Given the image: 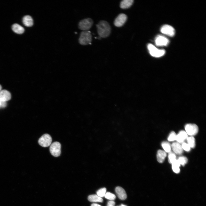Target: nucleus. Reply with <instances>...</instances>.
Instances as JSON below:
<instances>
[{"label":"nucleus","instance_id":"nucleus-1","mask_svg":"<svg viewBox=\"0 0 206 206\" xmlns=\"http://www.w3.org/2000/svg\"><path fill=\"white\" fill-rule=\"evenodd\" d=\"M98 33L101 37L106 38L110 35L111 27L108 23L105 21H101L96 25Z\"/></svg>","mask_w":206,"mask_h":206},{"label":"nucleus","instance_id":"nucleus-2","mask_svg":"<svg viewBox=\"0 0 206 206\" xmlns=\"http://www.w3.org/2000/svg\"><path fill=\"white\" fill-rule=\"evenodd\" d=\"M92 40L91 32L89 31H83L80 35L79 39V43L82 45L90 44Z\"/></svg>","mask_w":206,"mask_h":206},{"label":"nucleus","instance_id":"nucleus-3","mask_svg":"<svg viewBox=\"0 0 206 206\" xmlns=\"http://www.w3.org/2000/svg\"><path fill=\"white\" fill-rule=\"evenodd\" d=\"M147 47L149 53L153 57H160L164 55L165 54V51L164 49H159L151 44H148Z\"/></svg>","mask_w":206,"mask_h":206},{"label":"nucleus","instance_id":"nucleus-4","mask_svg":"<svg viewBox=\"0 0 206 206\" xmlns=\"http://www.w3.org/2000/svg\"><path fill=\"white\" fill-rule=\"evenodd\" d=\"M93 24L92 20L90 18L84 19L81 21L78 24V27L84 31H88L92 27Z\"/></svg>","mask_w":206,"mask_h":206},{"label":"nucleus","instance_id":"nucleus-5","mask_svg":"<svg viewBox=\"0 0 206 206\" xmlns=\"http://www.w3.org/2000/svg\"><path fill=\"white\" fill-rule=\"evenodd\" d=\"M61 144L59 142H54L50 145V152L54 156L58 157L60 155L61 153Z\"/></svg>","mask_w":206,"mask_h":206},{"label":"nucleus","instance_id":"nucleus-6","mask_svg":"<svg viewBox=\"0 0 206 206\" xmlns=\"http://www.w3.org/2000/svg\"><path fill=\"white\" fill-rule=\"evenodd\" d=\"M52 138L49 134H45L43 135L39 139V144L43 147L49 146L52 142Z\"/></svg>","mask_w":206,"mask_h":206},{"label":"nucleus","instance_id":"nucleus-7","mask_svg":"<svg viewBox=\"0 0 206 206\" xmlns=\"http://www.w3.org/2000/svg\"><path fill=\"white\" fill-rule=\"evenodd\" d=\"M185 129L187 134L190 136L196 134L199 130L197 125L192 124H186L185 126Z\"/></svg>","mask_w":206,"mask_h":206},{"label":"nucleus","instance_id":"nucleus-8","mask_svg":"<svg viewBox=\"0 0 206 206\" xmlns=\"http://www.w3.org/2000/svg\"><path fill=\"white\" fill-rule=\"evenodd\" d=\"M160 30L163 33L171 37L174 36L175 33L174 28L172 26L167 24L162 26Z\"/></svg>","mask_w":206,"mask_h":206},{"label":"nucleus","instance_id":"nucleus-9","mask_svg":"<svg viewBox=\"0 0 206 206\" xmlns=\"http://www.w3.org/2000/svg\"><path fill=\"white\" fill-rule=\"evenodd\" d=\"M156 45L158 46H166L169 43V40L165 36L161 35H157L155 39Z\"/></svg>","mask_w":206,"mask_h":206},{"label":"nucleus","instance_id":"nucleus-10","mask_svg":"<svg viewBox=\"0 0 206 206\" xmlns=\"http://www.w3.org/2000/svg\"><path fill=\"white\" fill-rule=\"evenodd\" d=\"M127 19V16L124 13L119 14L115 19L114 25L117 27L122 26L125 23Z\"/></svg>","mask_w":206,"mask_h":206},{"label":"nucleus","instance_id":"nucleus-11","mask_svg":"<svg viewBox=\"0 0 206 206\" xmlns=\"http://www.w3.org/2000/svg\"><path fill=\"white\" fill-rule=\"evenodd\" d=\"M11 95L9 92L5 90H1L0 92V101L6 102L10 100Z\"/></svg>","mask_w":206,"mask_h":206},{"label":"nucleus","instance_id":"nucleus-12","mask_svg":"<svg viewBox=\"0 0 206 206\" xmlns=\"http://www.w3.org/2000/svg\"><path fill=\"white\" fill-rule=\"evenodd\" d=\"M115 192L118 197L121 200H124L127 198V195L125 190L122 187H117L115 189Z\"/></svg>","mask_w":206,"mask_h":206},{"label":"nucleus","instance_id":"nucleus-13","mask_svg":"<svg viewBox=\"0 0 206 206\" xmlns=\"http://www.w3.org/2000/svg\"><path fill=\"white\" fill-rule=\"evenodd\" d=\"M173 150L175 153L181 155L183 152V149L181 145L178 142H174L171 145Z\"/></svg>","mask_w":206,"mask_h":206},{"label":"nucleus","instance_id":"nucleus-14","mask_svg":"<svg viewBox=\"0 0 206 206\" xmlns=\"http://www.w3.org/2000/svg\"><path fill=\"white\" fill-rule=\"evenodd\" d=\"M187 134L185 131L181 130L177 135L176 140L179 143H183L187 138Z\"/></svg>","mask_w":206,"mask_h":206},{"label":"nucleus","instance_id":"nucleus-15","mask_svg":"<svg viewBox=\"0 0 206 206\" xmlns=\"http://www.w3.org/2000/svg\"><path fill=\"white\" fill-rule=\"evenodd\" d=\"M23 23L27 27H31L33 25V20L32 17L29 15L25 16L23 18Z\"/></svg>","mask_w":206,"mask_h":206},{"label":"nucleus","instance_id":"nucleus-16","mask_svg":"<svg viewBox=\"0 0 206 206\" xmlns=\"http://www.w3.org/2000/svg\"><path fill=\"white\" fill-rule=\"evenodd\" d=\"M167 154L165 151L161 150H159L157 152V157L158 161L159 163H163L166 157Z\"/></svg>","mask_w":206,"mask_h":206},{"label":"nucleus","instance_id":"nucleus-17","mask_svg":"<svg viewBox=\"0 0 206 206\" xmlns=\"http://www.w3.org/2000/svg\"><path fill=\"white\" fill-rule=\"evenodd\" d=\"M12 29L14 32L18 34H22L25 30L23 27L17 23L12 25Z\"/></svg>","mask_w":206,"mask_h":206},{"label":"nucleus","instance_id":"nucleus-18","mask_svg":"<svg viewBox=\"0 0 206 206\" xmlns=\"http://www.w3.org/2000/svg\"><path fill=\"white\" fill-rule=\"evenodd\" d=\"M133 2V0H123L120 2V7L122 9H127L130 7Z\"/></svg>","mask_w":206,"mask_h":206},{"label":"nucleus","instance_id":"nucleus-19","mask_svg":"<svg viewBox=\"0 0 206 206\" xmlns=\"http://www.w3.org/2000/svg\"><path fill=\"white\" fill-rule=\"evenodd\" d=\"M88 200L91 202H102L103 201L102 199L97 195H90L88 197Z\"/></svg>","mask_w":206,"mask_h":206},{"label":"nucleus","instance_id":"nucleus-20","mask_svg":"<svg viewBox=\"0 0 206 206\" xmlns=\"http://www.w3.org/2000/svg\"><path fill=\"white\" fill-rule=\"evenodd\" d=\"M161 146L165 152L169 153L171 152V146L168 142L166 141L163 142L161 143Z\"/></svg>","mask_w":206,"mask_h":206},{"label":"nucleus","instance_id":"nucleus-21","mask_svg":"<svg viewBox=\"0 0 206 206\" xmlns=\"http://www.w3.org/2000/svg\"><path fill=\"white\" fill-rule=\"evenodd\" d=\"M188 144L190 147L191 148H194L195 145V138L193 136L187 137V138Z\"/></svg>","mask_w":206,"mask_h":206},{"label":"nucleus","instance_id":"nucleus-22","mask_svg":"<svg viewBox=\"0 0 206 206\" xmlns=\"http://www.w3.org/2000/svg\"><path fill=\"white\" fill-rule=\"evenodd\" d=\"M168 161L170 163L172 164L176 159V156L175 153L170 152L168 154Z\"/></svg>","mask_w":206,"mask_h":206},{"label":"nucleus","instance_id":"nucleus-23","mask_svg":"<svg viewBox=\"0 0 206 206\" xmlns=\"http://www.w3.org/2000/svg\"><path fill=\"white\" fill-rule=\"evenodd\" d=\"M180 165L183 166H184L187 162L188 159L185 156L179 157L178 159Z\"/></svg>","mask_w":206,"mask_h":206},{"label":"nucleus","instance_id":"nucleus-24","mask_svg":"<svg viewBox=\"0 0 206 206\" xmlns=\"http://www.w3.org/2000/svg\"><path fill=\"white\" fill-rule=\"evenodd\" d=\"M106 189L105 188H101L97 191V195L101 197H104L106 193Z\"/></svg>","mask_w":206,"mask_h":206},{"label":"nucleus","instance_id":"nucleus-25","mask_svg":"<svg viewBox=\"0 0 206 206\" xmlns=\"http://www.w3.org/2000/svg\"><path fill=\"white\" fill-rule=\"evenodd\" d=\"M104 196L105 198L111 201L114 200L116 198L114 194L109 192L106 193Z\"/></svg>","mask_w":206,"mask_h":206},{"label":"nucleus","instance_id":"nucleus-26","mask_svg":"<svg viewBox=\"0 0 206 206\" xmlns=\"http://www.w3.org/2000/svg\"><path fill=\"white\" fill-rule=\"evenodd\" d=\"M177 135L174 131L171 132L168 138V140L170 141H172L176 140Z\"/></svg>","mask_w":206,"mask_h":206},{"label":"nucleus","instance_id":"nucleus-27","mask_svg":"<svg viewBox=\"0 0 206 206\" xmlns=\"http://www.w3.org/2000/svg\"><path fill=\"white\" fill-rule=\"evenodd\" d=\"M172 169L173 171L176 173H179L180 171L179 167V165L174 164H172Z\"/></svg>","mask_w":206,"mask_h":206},{"label":"nucleus","instance_id":"nucleus-28","mask_svg":"<svg viewBox=\"0 0 206 206\" xmlns=\"http://www.w3.org/2000/svg\"><path fill=\"white\" fill-rule=\"evenodd\" d=\"M181 146L183 149L186 151L188 152L190 150L191 147L189 144L186 143H183Z\"/></svg>","mask_w":206,"mask_h":206},{"label":"nucleus","instance_id":"nucleus-29","mask_svg":"<svg viewBox=\"0 0 206 206\" xmlns=\"http://www.w3.org/2000/svg\"><path fill=\"white\" fill-rule=\"evenodd\" d=\"M7 105V104L6 102L1 101V105L0 108H5L6 106Z\"/></svg>","mask_w":206,"mask_h":206},{"label":"nucleus","instance_id":"nucleus-30","mask_svg":"<svg viewBox=\"0 0 206 206\" xmlns=\"http://www.w3.org/2000/svg\"><path fill=\"white\" fill-rule=\"evenodd\" d=\"M115 202L113 201H110L108 202L107 206H114Z\"/></svg>","mask_w":206,"mask_h":206},{"label":"nucleus","instance_id":"nucleus-31","mask_svg":"<svg viewBox=\"0 0 206 206\" xmlns=\"http://www.w3.org/2000/svg\"><path fill=\"white\" fill-rule=\"evenodd\" d=\"M91 206H101V205L96 203H93L91 205Z\"/></svg>","mask_w":206,"mask_h":206},{"label":"nucleus","instance_id":"nucleus-32","mask_svg":"<svg viewBox=\"0 0 206 206\" xmlns=\"http://www.w3.org/2000/svg\"><path fill=\"white\" fill-rule=\"evenodd\" d=\"M2 87L1 85L0 84V92L1 90Z\"/></svg>","mask_w":206,"mask_h":206},{"label":"nucleus","instance_id":"nucleus-33","mask_svg":"<svg viewBox=\"0 0 206 206\" xmlns=\"http://www.w3.org/2000/svg\"><path fill=\"white\" fill-rule=\"evenodd\" d=\"M119 206H126L123 205V204H122L121 205Z\"/></svg>","mask_w":206,"mask_h":206},{"label":"nucleus","instance_id":"nucleus-34","mask_svg":"<svg viewBox=\"0 0 206 206\" xmlns=\"http://www.w3.org/2000/svg\"><path fill=\"white\" fill-rule=\"evenodd\" d=\"M0 105H1V101H0Z\"/></svg>","mask_w":206,"mask_h":206}]
</instances>
